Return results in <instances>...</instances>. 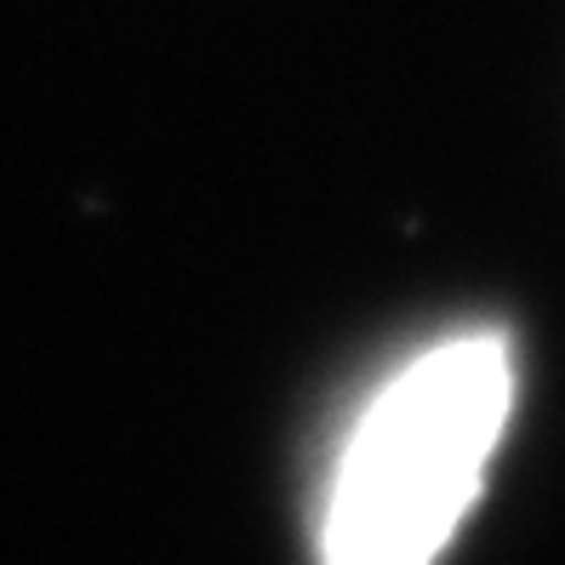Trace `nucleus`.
Here are the masks:
<instances>
[{
  "mask_svg": "<svg viewBox=\"0 0 565 565\" xmlns=\"http://www.w3.org/2000/svg\"><path fill=\"white\" fill-rule=\"evenodd\" d=\"M514 343L469 326L417 349L349 428L320 514V565H435L514 417Z\"/></svg>",
  "mask_w": 565,
  "mask_h": 565,
  "instance_id": "nucleus-1",
  "label": "nucleus"
}]
</instances>
